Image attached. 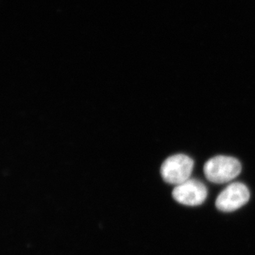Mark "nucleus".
Here are the masks:
<instances>
[{"label":"nucleus","instance_id":"nucleus-4","mask_svg":"<svg viewBox=\"0 0 255 255\" xmlns=\"http://www.w3.org/2000/svg\"><path fill=\"white\" fill-rule=\"evenodd\" d=\"M207 195L208 191L203 182L191 178L176 186L172 191L175 201L188 206H200L206 201Z\"/></svg>","mask_w":255,"mask_h":255},{"label":"nucleus","instance_id":"nucleus-2","mask_svg":"<svg viewBox=\"0 0 255 255\" xmlns=\"http://www.w3.org/2000/svg\"><path fill=\"white\" fill-rule=\"evenodd\" d=\"M193 168L194 161L189 156L172 155L162 163L161 175L165 182L177 186L190 179Z\"/></svg>","mask_w":255,"mask_h":255},{"label":"nucleus","instance_id":"nucleus-3","mask_svg":"<svg viewBox=\"0 0 255 255\" xmlns=\"http://www.w3.org/2000/svg\"><path fill=\"white\" fill-rule=\"evenodd\" d=\"M251 197L248 187L241 182H234L221 191L216 199L219 211L232 212L245 206Z\"/></svg>","mask_w":255,"mask_h":255},{"label":"nucleus","instance_id":"nucleus-1","mask_svg":"<svg viewBox=\"0 0 255 255\" xmlns=\"http://www.w3.org/2000/svg\"><path fill=\"white\" fill-rule=\"evenodd\" d=\"M241 164L238 159L229 156H216L209 159L204 166V173L210 182L222 184L238 177Z\"/></svg>","mask_w":255,"mask_h":255}]
</instances>
